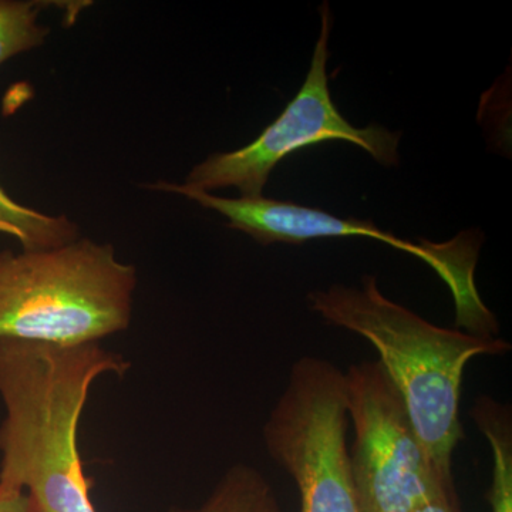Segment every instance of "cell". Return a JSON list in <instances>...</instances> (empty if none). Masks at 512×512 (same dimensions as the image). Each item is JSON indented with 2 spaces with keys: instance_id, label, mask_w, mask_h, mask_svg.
<instances>
[{
  "instance_id": "6da1fadb",
  "label": "cell",
  "mask_w": 512,
  "mask_h": 512,
  "mask_svg": "<svg viewBox=\"0 0 512 512\" xmlns=\"http://www.w3.org/2000/svg\"><path fill=\"white\" fill-rule=\"evenodd\" d=\"M130 362L101 343L55 346L0 339V487L26 493L37 512H99L77 433L90 389Z\"/></svg>"
},
{
  "instance_id": "7a4b0ae2",
  "label": "cell",
  "mask_w": 512,
  "mask_h": 512,
  "mask_svg": "<svg viewBox=\"0 0 512 512\" xmlns=\"http://www.w3.org/2000/svg\"><path fill=\"white\" fill-rule=\"evenodd\" d=\"M308 299L312 311L328 325L372 343L377 362L402 396L431 466L448 488H454L453 454L464 437V370L474 357L504 355L510 343L433 325L386 298L372 275L363 276L360 288L332 285L309 293Z\"/></svg>"
},
{
  "instance_id": "3957f363",
  "label": "cell",
  "mask_w": 512,
  "mask_h": 512,
  "mask_svg": "<svg viewBox=\"0 0 512 512\" xmlns=\"http://www.w3.org/2000/svg\"><path fill=\"white\" fill-rule=\"evenodd\" d=\"M136 286V268L110 244L0 251V339L100 343L130 326Z\"/></svg>"
},
{
  "instance_id": "277c9868",
  "label": "cell",
  "mask_w": 512,
  "mask_h": 512,
  "mask_svg": "<svg viewBox=\"0 0 512 512\" xmlns=\"http://www.w3.org/2000/svg\"><path fill=\"white\" fill-rule=\"evenodd\" d=\"M150 190L173 192L217 211L228 220V227L245 232L261 245H302L311 239L357 237L377 239L394 249L416 256L440 276L450 289L456 306L457 329L481 338H495L500 332L497 319L487 308L476 284V268L484 235L463 231L446 242H419L396 237L370 220L339 218L320 208L274 198H227L212 192L191 190L183 184L158 181Z\"/></svg>"
},
{
  "instance_id": "5b68a950",
  "label": "cell",
  "mask_w": 512,
  "mask_h": 512,
  "mask_svg": "<svg viewBox=\"0 0 512 512\" xmlns=\"http://www.w3.org/2000/svg\"><path fill=\"white\" fill-rule=\"evenodd\" d=\"M345 372L303 356L264 426L269 456L295 481L299 512H365L348 450Z\"/></svg>"
},
{
  "instance_id": "8992f818",
  "label": "cell",
  "mask_w": 512,
  "mask_h": 512,
  "mask_svg": "<svg viewBox=\"0 0 512 512\" xmlns=\"http://www.w3.org/2000/svg\"><path fill=\"white\" fill-rule=\"evenodd\" d=\"M319 13L320 35L299 92L247 146L229 153L212 154L195 165L183 184L185 187L204 192L234 187L241 197H264L269 175L284 158L303 148L330 141H345L360 147L384 167L399 165L400 131H390L377 124L363 128L352 126L333 101L326 70L332 29L328 2L320 6Z\"/></svg>"
},
{
  "instance_id": "52a82bcc",
  "label": "cell",
  "mask_w": 512,
  "mask_h": 512,
  "mask_svg": "<svg viewBox=\"0 0 512 512\" xmlns=\"http://www.w3.org/2000/svg\"><path fill=\"white\" fill-rule=\"evenodd\" d=\"M355 431L350 460L365 512H417L431 495L454 493L437 476L402 396L377 360L345 372Z\"/></svg>"
},
{
  "instance_id": "ba28073f",
  "label": "cell",
  "mask_w": 512,
  "mask_h": 512,
  "mask_svg": "<svg viewBox=\"0 0 512 512\" xmlns=\"http://www.w3.org/2000/svg\"><path fill=\"white\" fill-rule=\"evenodd\" d=\"M471 417L493 454V481L487 493L491 512H512V413L510 404L477 397Z\"/></svg>"
},
{
  "instance_id": "9c48e42d",
  "label": "cell",
  "mask_w": 512,
  "mask_h": 512,
  "mask_svg": "<svg viewBox=\"0 0 512 512\" xmlns=\"http://www.w3.org/2000/svg\"><path fill=\"white\" fill-rule=\"evenodd\" d=\"M0 234L15 238L23 251H43L77 241L79 227L64 215L55 217L19 204L0 185Z\"/></svg>"
},
{
  "instance_id": "30bf717a",
  "label": "cell",
  "mask_w": 512,
  "mask_h": 512,
  "mask_svg": "<svg viewBox=\"0 0 512 512\" xmlns=\"http://www.w3.org/2000/svg\"><path fill=\"white\" fill-rule=\"evenodd\" d=\"M170 512H285L264 474L247 464H235L215 485L210 497L195 508Z\"/></svg>"
},
{
  "instance_id": "8fae6325",
  "label": "cell",
  "mask_w": 512,
  "mask_h": 512,
  "mask_svg": "<svg viewBox=\"0 0 512 512\" xmlns=\"http://www.w3.org/2000/svg\"><path fill=\"white\" fill-rule=\"evenodd\" d=\"M49 5L39 0H0V66L46 42L50 28L39 23V15Z\"/></svg>"
},
{
  "instance_id": "7c38bea8",
  "label": "cell",
  "mask_w": 512,
  "mask_h": 512,
  "mask_svg": "<svg viewBox=\"0 0 512 512\" xmlns=\"http://www.w3.org/2000/svg\"><path fill=\"white\" fill-rule=\"evenodd\" d=\"M0 512H37L29 495L0 487Z\"/></svg>"
},
{
  "instance_id": "4fadbf2b",
  "label": "cell",
  "mask_w": 512,
  "mask_h": 512,
  "mask_svg": "<svg viewBox=\"0 0 512 512\" xmlns=\"http://www.w3.org/2000/svg\"><path fill=\"white\" fill-rule=\"evenodd\" d=\"M417 512H458L456 494L446 490L437 491Z\"/></svg>"
}]
</instances>
